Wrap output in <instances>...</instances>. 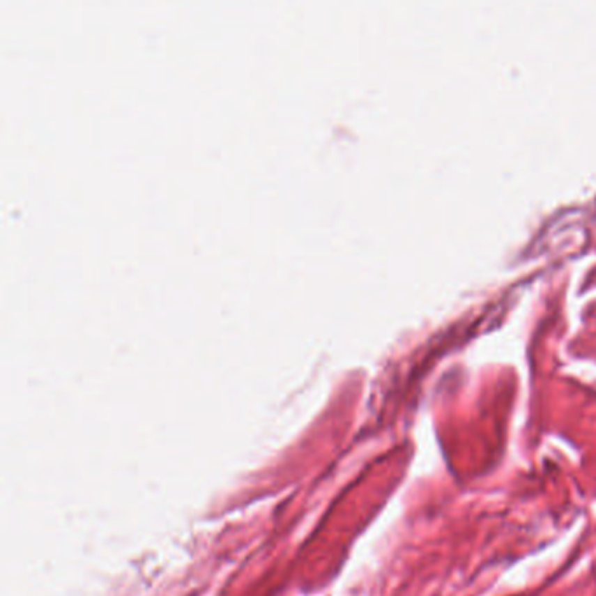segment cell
Instances as JSON below:
<instances>
[]
</instances>
